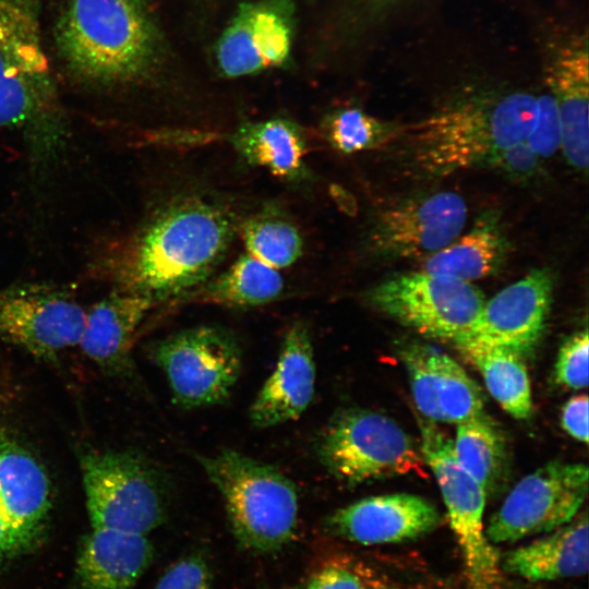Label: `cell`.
<instances>
[{"mask_svg": "<svg viewBox=\"0 0 589 589\" xmlns=\"http://www.w3.org/2000/svg\"><path fill=\"white\" fill-rule=\"evenodd\" d=\"M525 141L539 158L550 157L561 147V119L551 94L539 96L537 118Z\"/></svg>", "mask_w": 589, "mask_h": 589, "instance_id": "33", "label": "cell"}, {"mask_svg": "<svg viewBox=\"0 0 589 589\" xmlns=\"http://www.w3.org/2000/svg\"><path fill=\"white\" fill-rule=\"evenodd\" d=\"M86 310L67 291L45 284L0 289V340L55 361L77 346Z\"/></svg>", "mask_w": 589, "mask_h": 589, "instance_id": "12", "label": "cell"}, {"mask_svg": "<svg viewBox=\"0 0 589 589\" xmlns=\"http://www.w3.org/2000/svg\"><path fill=\"white\" fill-rule=\"evenodd\" d=\"M561 422L563 429L574 438L588 443V397L577 395L563 407Z\"/></svg>", "mask_w": 589, "mask_h": 589, "instance_id": "36", "label": "cell"}, {"mask_svg": "<svg viewBox=\"0 0 589 589\" xmlns=\"http://www.w3.org/2000/svg\"><path fill=\"white\" fill-rule=\"evenodd\" d=\"M156 302L148 296L120 289L86 311L77 346L100 368L127 365L135 334Z\"/></svg>", "mask_w": 589, "mask_h": 589, "instance_id": "19", "label": "cell"}, {"mask_svg": "<svg viewBox=\"0 0 589 589\" xmlns=\"http://www.w3.org/2000/svg\"><path fill=\"white\" fill-rule=\"evenodd\" d=\"M55 39L65 70L101 87L147 77L161 55L158 28L143 0H64Z\"/></svg>", "mask_w": 589, "mask_h": 589, "instance_id": "2", "label": "cell"}, {"mask_svg": "<svg viewBox=\"0 0 589 589\" xmlns=\"http://www.w3.org/2000/svg\"><path fill=\"white\" fill-rule=\"evenodd\" d=\"M153 358L165 373L175 402L185 409L225 402L242 366L235 336L214 325L169 335L154 347Z\"/></svg>", "mask_w": 589, "mask_h": 589, "instance_id": "10", "label": "cell"}, {"mask_svg": "<svg viewBox=\"0 0 589 589\" xmlns=\"http://www.w3.org/2000/svg\"><path fill=\"white\" fill-rule=\"evenodd\" d=\"M315 449L325 469L349 486L421 471L425 462L396 421L360 408L336 412L322 430Z\"/></svg>", "mask_w": 589, "mask_h": 589, "instance_id": "6", "label": "cell"}, {"mask_svg": "<svg viewBox=\"0 0 589 589\" xmlns=\"http://www.w3.org/2000/svg\"><path fill=\"white\" fill-rule=\"evenodd\" d=\"M152 557L146 534L92 528L76 558V575L83 589H132Z\"/></svg>", "mask_w": 589, "mask_h": 589, "instance_id": "21", "label": "cell"}, {"mask_svg": "<svg viewBox=\"0 0 589 589\" xmlns=\"http://www.w3.org/2000/svg\"><path fill=\"white\" fill-rule=\"evenodd\" d=\"M92 528L146 534L166 516L160 478L143 458L121 452H89L81 458Z\"/></svg>", "mask_w": 589, "mask_h": 589, "instance_id": "7", "label": "cell"}, {"mask_svg": "<svg viewBox=\"0 0 589 589\" xmlns=\"http://www.w3.org/2000/svg\"><path fill=\"white\" fill-rule=\"evenodd\" d=\"M587 513L578 515L552 533L507 553L504 570L532 581L582 576L588 572Z\"/></svg>", "mask_w": 589, "mask_h": 589, "instance_id": "22", "label": "cell"}, {"mask_svg": "<svg viewBox=\"0 0 589 589\" xmlns=\"http://www.w3.org/2000/svg\"><path fill=\"white\" fill-rule=\"evenodd\" d=\"M539 157L531 151L526 141L517 143L501 152L492 165L515 175H527L537 167Z\"/></svg>", "mask_w": 589, "mask_h": 589, "instance_id": "37", "label": "cell"}, {"mask_svg": "<svg viewBox=\"0 0 589 589\" xmlns=\"http://www.w3.org/2000/svg\"><path fill=\"white\" fill-rule=\"evenodd\" d=\"M220 493L231 531L249 551L274 552L292 538L298 518L293 482L279 470L230 448L197 456Z\"/></svg>", "mask_w": 589, "mask_h": 589, "instance_id": "5", "label": "cell"}, {"mask_svg": "<svg viewBox=\"0 0 589 589\" xmlns=\"http://www.w3.org/2000/svg\"><path fill=\"white\" fill-rule=\"evenodd\" d=\"M372 306L428 337L458 341L484 304L467 280L424 271L386 279L368 293Z\"/></svg>", "mask_w": 589, "mask_h": 589, "instance_id": "8", "label": "cell"}, {"mask_svg": "<svg viewBox=\"0 0 589 589\" xmlns=\"http://www.w3.org/2000/svg\"><path fill=\"white\" fill-rule=\"evenodd\" d=\"M548 83L562 127L561 147L566 160L577 169L588 167V47L587 38L577 39L554 57Z\"/></svg>", "mask_w": 589, "mask_h": 589, "instance_id": "20", "label": "cell"}, {"mask_svg": "<svg viewBox=\"0 0 589 589\" xmlns=\"http://www.w3.org/2000/svg\"><path fill=\"white\" fill-rule=\"evenodd\" d=\"M211 568L200 554L175 562L159 578L154 589H211Z\"/></svg>", "mask_w": 589, "mask_h": 589, "instance_id": "34", "label": "cell"}, {"mask_svg": "<svg viewBox=\"0 0 589 589\" xmlns=\"http://www.w3.org/2000/svg\"><path fill=\"white\" fill-rule=\"evenodd\" d=\"M372 2H375V3H382V2H387L388 0H370Z\"/></svg>", "mask_w": 589, "mask_h": 589, "instance_id": "40", "label": "cell"}, {"mask_svg": "<svg viewBox=\"0 0 589 589\" xmlns=\"http://www.w3.org/2000/svg\"><path fill=\"white\" fill-rule=\"evenodd\" d=\"M552 292L553 277L550 271H530L484 302L470 330L458 341L502 347L521 356L528 353L545 329Z\"/></svg>", "mask_w": 589, "mask_h": 589, "instance_id": "14", "label": "cell"}, {"mask_svg": "<svg viewBox=\"0 0 589 589\" xmlns=\"http://www.w3.org/2000/svg\"><path fill=\"white\" fill-rule=\"evenodd\" d=\"M51 507V484L43 465L0 433V517L38 538Z\"/></svg>", "mask_w": 589, "mask_h": 589, "instance_id": "18", "label": "cell"}, {"mask_svg": "<svg viewBox=\"0 0 589 589\" xmlns=\"http://www.w3.org/2000/svg\"><path fill=\"white\" fill-rule=\"evenodd\" d=\"M64 122L40 1L0 0V128L20 131L39 158H48L64 141Z\"/></svg>", "mask_w": 589, "mask_h": 589, "instance_id": "3", "label": "cell"}, {"mask_svg": "<svg viewBox=\"0 0 589 589\" xmlns=\"http://www.w3.org/2000/svg\"><path fill=\"white\" fill-rule=\"evenodd\" d=\"M421 453L440 486L450 528L462 552L471 589H495L500 581L498 554L483 525L485 491L458 462L453 440L435 422L419 419Z\"/></svg>", "mask_w": 589, "mask_h": 589, "instance_id": "9", "label": "cell"}, {"mask_svg": "<svg viewBox=\"0 0 589 589\" xmlns=\"http://www.w3.org/2000/svg\"><path fill=\"white\" fill-rule=\"evenodd\" d=\"M315 386V362L309 328L293 323L285 333L277 364L250 407L251 422L271 428L298 419Z\"/></svg>", "mask_w": 589, "mask_h": 589, "instance_id": "17", "label": "cell"}, {"mask_svg": "<svg viewBox=\"0 0 589 589\" xmlns=\"http://www.w3.org/2000/svg\"><path fill=\"white\" fill-rule=\"evenodd\" d=\"M322 134L335 151L353 154L380 146L388 140L390 129L363 110L350 107L329 113L322 123Z\"/></svg>", "mask_w": 589, "mask_h": 589, "instance_id": "30", "label": "cell"}, {"mask_svg": "<svg viewBox=\"0 0 589 589\" xmlns=\"http://www.w3.org/2000/svg\"><path fill=\"white\" fill-rule=\"evenodd\" d=\"M443 422L460 423L484 413L479 386L448 354L426 346Z\"/></svg>", "mask_w": 589, "mask_h": 589, "instance_id": "29", "label": "cell"}, {"mask_svg": "<svg viewBox=\"0 0 589 589\" xmlns=\"http://www.w3.org/2000/svg\"><path fill=\"white\" fill-rule=\"evenodd\" d=\"M283 288L284 279L278 269L247 253L190 296L205 303L250 308L275 300Z\"/></svg>", "mask_w": 589, "mask_h": 589, "instance_id": "26", "label": "cell"}, {"mask_svg": "<svg viewBox=\"0 0 589 589\" xmlns=\"http://www.w3.org/2000/svg\"><path fill=\"white\" fill-rule=\"evenodd\" d=\"M238 233L248 254L275 269L292 265L303 251L298 227L275 211H263L240 221Z\"/></svg>", "mask_w": 589, "mask_h": 589, "instance_id": "28", "label": "cell"}, {"mask_svg": "<svg viewBox=\"0 0 589 589\" xmlns=\"http://www.w3.org/2000/svg\"><path fill=\"white\" fill-rule=\"evenodd\" d=\"M406 368L414 404L424 419L443 422L438 407L433 371L429 364L426 346L411 344L399 351Z\"/></svg>", "mask_w": 589, "mask_h": 589, "instance_id": "31", "label": "cell"}, {"mask_svg": "<svg viewBox=\"0 0 589 589\" xmlns=\"http://www.w3.org/2000/svg\"><path fill=\"white\" fill-rule=\"evenodd\" d=\"M508 243L494 217L482 218L469 232L424 260L421 271L462 280L479 279L497 272Z\"/></svg>", "mask_w": 589, "mask_h": 589, "instance_id": "24", "label": "cell"}, {"mask_svg": "<svg viewBox=\"0 0 589 589\" xmlns=\"http://www.w3.org/2000/svg\"><path fill=\"white\" fill-rule=\"evenodd\" d=\"M456 346L480 371L488 390L507 413L521 420L531 416V385L521 354L470 340Z\"/></svg>", "mask_w": 589, "mask_h": 589, "instance_id": "25", "label": "cell"}, {"mask_svg": "<svg viewBox=\"0 0 589 589\" xmlns=\"http://www.w3.org/2000/svg\"><path fill=\"white\" fill-rule=\"evenodd\" d=\"M453 447L460 466L492 493L506 466L505 443L494 422L483 413L458 423Z\"/></svg>", "mask_w": 589, "mask_h": 589, "instance_id": "27", "label": "cell"}, {"mask_svg": "<svg viewBox=\"0 0 589 589\" xmlns=\"http://www.w3.org/2000/svg\"><path fill=\"white\" fill-rule=\"evenodd\" d=\"M384 589H417V588L387 587Z\"/></svg>", "mask_w": 589, "mask_h": 589, "instance_id": "39", "label": "cell"}, {"mask_svg": "<svg viewBox=\"0 0 589 589\" xmlns=\"http://www.w3.org/2000/svg\"><path fill=\"white\" fill-rule=\"evenodd\" d=\"M292 45L287 7L277 0L242 3L216 45V61L227 77L260 73L283 64Z\"/></svg>", "mask_w": 589, "mask_h": 589, "instance_id": "15", "label": "cell"}, {"mask_svg": "<svg viewBox=\"0 0 589 589\" xmlns=\"http://www.w3.org/2000/svg\"><path fill=\"white\" fill-rule=\"evenodd\" d=\"M440 522L436 507L409 493L369 496L335 510L326 520L330 532L364 545L414 540Z\"/></svg>", "mask_w": 589, "mask_h": 589, "instance_id": "16", "label": "cell"}, {"mask_svg": "<svg viewBox=\"0 0 589 589\" xmlns=\"http://www.w3.org/2000/svg\"><path fill=\"white\" fill-rule=\"evenodd\" d=\"M588 467L552 461L522 478L492 515L485 536L509 542L551 532L569 522L588 494Z\"/></svg>", "mask_w": 589, "mask_h": 589, "instance_id": "11", "label": "cell"}, {"mask_svg": "<svg viewBox=\"0 0 589 589\" xmlns=\"http://www.w3.org/2000/svg\"><path fill=\"white\" fill-rule=\"evenodd\" d=\"M233 149L251 166L266 169L286 181L308 176V143L302 129L291 120L271 118L247 122L230 136Z\"/></svg>", "mask_w": 589, "mask_h": 589, "instance_id": "23", "label": "cell"}, {"mask_svg": "<svg viewBox=\"0 0 589 589\" xmlns=\"http://www.w3.org/2000/svg\"><path fill=\"white\" fill-rule=\"evenodd\" d=\"M539 96H476L449 105L412 129L413 156L426 172L448 175L483 163L527 139Z\"/></svg>", "mask_w": 589, "mask_h": 589, "instance_id": "4", "label": "cell"}, {"mask_svg": "<svg viewBox=\"0 0 589 589\" xmlns=\"http://www.w3.org/2000/svg\"><path fill=\"white\" fill-rule=\"evenodd\" d=\"M305 589H366V587L348 567L327 564L311 575Z\"/></svg>", "mask_w": 589, "mask_h": 589, "instance_id": "35", "label": "cell"}, {"mask_svg": "<svg viewBox=\"0 0 589 589\" xmlns=\"http://www.w3.org/2000/svg\"><path fill=\"white\" fill-rule=\"evenodd\" d=\"M37 538L15 528L0 517V562L28 549Z\"/></svg>", "mask_w": 589, "mask_h": 589, "instance_id": "38", "label": "cell"}, {"mask_svg": "<svg viewBox=\"0 0 589 589\" xmlns=\"http://www.w3.org/2000/svg\"><path fill=\"white\" fill-rule=\"evenodd\" d=\"M465 200L452 191L420 196L383 211L370 233L373 252L390 259H423L460 236Z\"/></svg>", "mask_w": 589, "mask_h": 589, "instance_id": "13", "label": "cell"}, {"mask_svg": "<svg viewBox=\"0 0 589 589\" xmlns=\"http://www.w3.org/2000/svg\"><path fill=\"white\" fill-rule=\"evenodd\" d=\"M588 350L587 329L577 332L564 341L555 363L554 375L558 384L572 389L587 387Z\"/></svg>", "mask_w": 589, "mask_h": 589, "instance_id": "32", "label": "cell"}, {"mask_svg": "<svg viewBox=\"0 0 589 589\" xmlns=\"http://www.w3.org/2000/svg\"><path fill=\"white\" fill-rule=\"evenodd\" d=\"M239 223L229 207L209 197H177L120 252L116 269L121 289L155 302L191 293L213 276Z\"/></svg>", "mask_w": 589, "mask_h": 589, "instance_id": "1", "label": "cell"}]
</instances>
